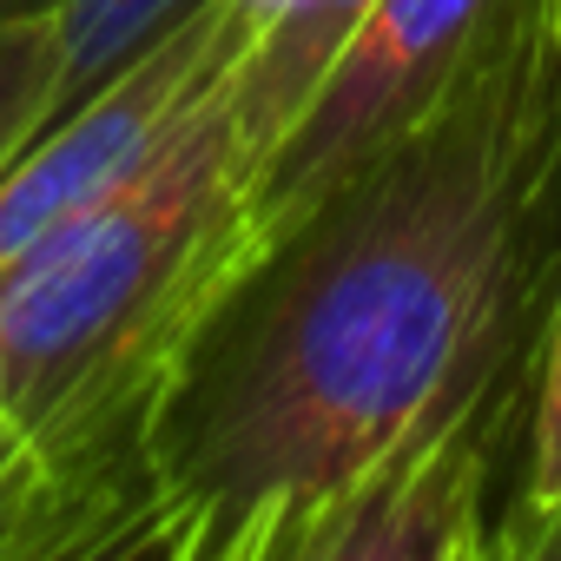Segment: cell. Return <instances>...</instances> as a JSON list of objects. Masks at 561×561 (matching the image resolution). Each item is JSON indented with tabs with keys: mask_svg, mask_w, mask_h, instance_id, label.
I'll use <instances>...</instances> for the list:
<instances>
[{
	"mask_svg": "<svg viewBox=\"0 0 561 561\" xmlns=\"http://www.w3.org/2000/svg\"><path fill=\"white\" fill-rule=\"evenodd\" d=\"M561 495V285L541 318L535 383H528V430H522V476L508 502H554Z\"/></svg>",
	"mask_w": 561,
	"mask_h": 561,
	"instance_id": "cell-10",
	"label": "cell"
},
{
	"mask_svg": "<svg viewBox=\"0 0 561 561\" xmlns=\"http://www.w3.org/2000/svg\"><path fill=\"white\" fill-rule=\"evenodd\" d=\"M508 8L515 0H370L337 60L305 93V106L257 152L244 179L251 231L298 211L337 172L416 126L469 73V60L489 47Z\"/></svg>",
	"mask_w": 561,
	"mask_h": 561,
	"instance_id": "cell-5",
	"label": "cell"
},
{
	"mask_svg": "<svg viewBox=\"0 0 561 561\" xmlns=\"http://www.w3.org/2000/svg\"><path fill=\"white\" fill-rule=\"evenodd\" d=\"M554 14H561V0H554Z\"/></svg>",
	"mask_w": 561,
	"mask_h": 561,
	"instance_id": "cell-13",
	"label": "cell"
},
{
	"mask_svg": "<svg viewBox=\"0 0 561 561\" xmlns=\"http://www.w3.org/2000/svg\"><path fill=\"white\" fill-rule=\"evenodd\" d=\"M257 21L264 0H198L165 41L0 165V298L165 152L205 87L251 47Z\"/></svg>",
	"mask_w": 561,
	"mask_h": 561,
	"instance_id": "cell-4",
	"label": "cell"
},
{
	"mask_svg": "<svg viewBox=\"0 0 561 561\" xmlns=\"http://www.w3.org/2000/svg\"><path fill=\"white\" fill-rule=\"evenodd\" d=\"M54 80H60L54 8L47 14H0V165L47 126Z\"/></svg>",
	"mask_w": 561,
	"mask_h": 561,
	"instance_id": "cell-9",
	"label": "cell"
},
{
	"mask_svg": "<svg viewBox=\"0 0 561 561\" xmlns=\"http://www.w3.org/2000/svg\"><path fill=\"white\" fill-rule=\"evenodd\" d=\"M0 561H67L60 489L8 403H0Z\"/></svg>",
	"mask_w": 561,
	"mask_h": 561,
	"instance_id": "cell-8",
	"label": "cell"
},
{
	"mask_svg": "<svg viewBox=\"0 0 561 561\" xmlns=\"http://www.w3.org/2000/svg\"><path fill=\"white\" fill-rule=\"evenodd\" d=\"M238 60L165 152L0 298V403L60 489L67 561L139 554L152 410L211 291L251 244Z\"/></svg>",
	"mask_w": 561,
	"mask_h": 561,
	"instance_id": "cell-2",
	"label": "cell"
},
{
	"mask_svg": "<svg viewBox=\"0 0 561 561\" xmlns=\"http://www.w3.org/2000/svg\"><path fill=\"white\" fill-rule=\"evenodd\" d=\"M364 8L370 0H264V21H257V34L244 47L238 73H231L238 133H244L251 165L277 133H285V119L305 106V93L337 60V47L364 21Z\"/></svg>",
	"mask_w": 561,
	"mask_h": 561,
	"instance_id": "cell-6",
	"label": "cell"
},
{
	"mask_svg": "<svg viewBox=\"0 0 561 561\" xmlns=\"http://www.w3.org/2000/svg\"><path fill=\"white\" fill-rule=\"evenodd\" d=\"M489 554L495 561H561V495L554 502H508Z\"/></svg>",
	"mask_w": 561,
	"mask_h": 561,
	"instance_id": "cell-11",
	"label": "cell"
},
{
	"mask_svg": "<svg viewBox=\"0 0 561 561\" xmlns=\"http://www.w3.org/2000/svg\"><path fill=\"white\" fill-rule=\"evenodd\" d=\"M541 331L462 370L370 469H357L298 535L291 561H482L522 476L528 383Z\"/></svg>",
	"mask_w": 561,
	"mask_h": 561,
	"instance_id": "cell-3",
	"label": "cell"
},
{
	"mask_svg": "<svg viewBox=\"0 0 561 561\" xmlns=\"http://www.w3.org/2000/svg\"><path fill=\"white\" fill-rule=\"evenodd\" d=\"M561 285V14L515 0L390 146L251 231L146 430L139 554L291 561L305 522Z\"/></svg>",
	"mask_w": 561,
	"mask_h": 561,
	"instance_id": "cell-1",
	"label": "cell"
},
{
	"mask_svg": "<svg viewBox=\"0 0 561 561\" xmlns=\"http://www.w3.org/2000/svg\"><path fill=\"white\" fill-rule=\"evenodd\" d=\"M198 0H54V34H60V80L47 126L93 100L119 67H133L152 41H165Z\"/></svg>",
	"mask_w": 561,
	"mask_h": 561,
	"instance_id": "cell-7",
	"label": "cell"
},
{
	"mask_svg": "<svg viewBox=\"0 0 561 561\" xmlns=\"http://www.w3.org/2000/svg\"><path fill=\"white\" fill-rule=\"evenodd\" d=\"M54 0H0V14H47Z\"/></svg>",
	"mask_w": 561,
	"mask_h": 561,
	"instance_id": "cell-12",
	"label": "cell"
}]
</instances>
